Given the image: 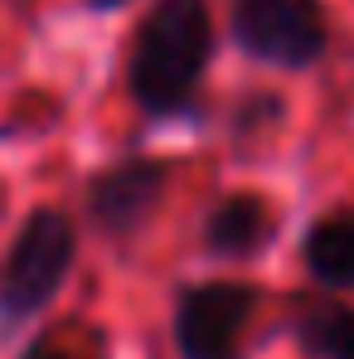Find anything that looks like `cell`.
Here are the masks:
<instances>
[{"label":"cell","mask_w":354,"mask_h":359,"mask_svg":"<svg viewBox=\"0 0 354 359\" xmlns=\"http://www.w3.org/2000/svg\"><path fill=\"white\" fill-rule=\"evenodd\" d=\"M325 39V15L311 0H233V44L257 63L311 68Z\"/></svg>","instance_id":"3957f363"},{"label":"cell","mask_w":354,"mask_h":359,"mask_svg":"<svg viewBox=\"0 0 354 359\" xmlns=\"http://www.w3.org/2000/svg\"><path fill=\"white\" fill-rule=\"evenodd\" d=\"M83 5H93V10H117V5H126V0H83Z\"/></svg>","instance_id":"30bf717a"},{"label":"cell","mask_w":354,"mask_h":359,"mask_svg":"<svg viewBox=\"0 0 354 359\" xmlns=\"http://www.w3.org/2000/svg\"><path fill=\"white\" fill-rule=\"evenodd\" d=\"M170 184V165L156 156H126L117 165L97 170L88 184V214L107 238H131L161 209Z\"/></svg>","instance_id":"5b68a950"},{"label":"cell","mask_w":354,"mask_h":359,"mask_svg":"<svg viewBox=\"0 0 354 359\" xmlns=\"http://www.w3.org/2000/svg\"><path fill=\"white\" fill-rule=\"evenodd\" d=\"M214 59L209 0H156L136 25L126 88L146 117H175L194 102L199 78Z\"/></svg>","instance_id":"6da1fadb"},{"label":"cell","mask_w":354,"mask_h":359,"mask_svg":"<svg viewBox=\"0 0 354 359\" xmlns=\"http://www.w3.org/2000/svg\"><path fill=\"white\" fill-rule=\"evenodd\" d=\"M272 243V209L262 194H224L204 219V248L214 257H252Z\"/></svg>","instance_id":"8992f818"},{"label":"cell","mask_w":354,"mask_h":359,"mask_svg":"<svg viewBox=\"0 0 354 359\" xmlns=\"http://www.w3.org/2000/svg\"><path fill=\"white\" fill-rule=\"evenodd\" d=\"M296 340L306 345V355H315V359H354V311L335 306V301L301 306Z\"/></svg>","instance_id":"ba28073f"},{"label":"cell","mask_w":354,"mask_h":359,"mask_svg":"<svg viewBox=\"0 0 354 359\" xmlns=\"http://www.w3.org/2000/svg\"><path fill=\"white\" fill-rule=\"evenodd\" d=\"M257 311V292L243 282L189 287L175 306L179 359H243V330Z\"/></svg>","instance_id":"277c9868"},{"label":"cell","mask_w":354,"mask_h":359,"mask_svg":"<svg viewBox=\"0 0 354 359\" xmlns=\"http://www.w3.org/2000/svg\"><path fill=\"white\" fill-rule=\"evenodd\" d=\"M20 359H83V355H73V350H68V345H59V340H34V345H29Z\"/></svg>","instance_id":"9c48e42d"},{"label":"cell","mask_w":354,"mask_h":359,"mask_svg":"<svg viewBox=\"0 0 354 359\" xmlns=\"http://www.w3.org/2000/svg\"><path fill=\"white\" fill-rule=\"evenodd\" d=\"M301 257H306V272H311L320 287L350 292L354 287V209L315 219V224L306 229Z\"/></svg>","instance_id":"52a82bcc"},{"label":"cell","mask_w":354,"mask_h":359,"mask_svg":"<svg viewBox=\"0 0 354 359\" xmlns=\"http://www.w3.org/2000/svg\"><path fill=\"white\" fill-rule=\"evenodd\" d=\"M78 257V229L63 209H34L0 262V325L34 320L63 292Z\"/></svg>","instance_id":"7a4b0ae2"}]
</instances>
